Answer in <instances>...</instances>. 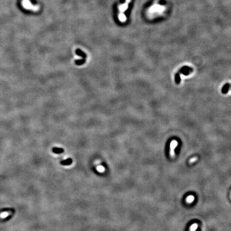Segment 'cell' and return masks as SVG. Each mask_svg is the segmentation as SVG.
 Wrapping results in <instances>:
<instances>
[{"label": "cell", "instance_id": "cell-1", "mask_svg": "<svg viewBox=\"0 0 231 231\" xmlns=\"http://www.w3.org/2000/svg\"><path fill=\"white\" fill-rule=\"evenodd\" d=\"M22 5L27 10H30L33 11H38L40 10V6L33 5L29 0H22Z\"/></svg>", "mask_w": 231, "mask_h": 231}, {"label": "cell", "instance_id": "cell-2", "mask_svg": "<svg viewBox=\"0 0 231 231\" xmlns=\"http://www.w3.org/2000/svg\"><path fill=\"white\" fill-rule=\"evenodd\" d=\"M165 9V7L164 6H162L158 4H155L150 8L149 10V11L151 13L153 12H162L164 11Z\"/></svg>", "mask_w": 231, "mask_h": 231}, {"label": "cell", "instance_id": "cell-3", "mask_svg": "<svg viewBox=\"0 0 231 231\" xmlns=\"http://www.w3.org/2000/svg\"><path fill=\"white\" fill-rule=\"evenodd\" d=\"M178 146V142L176 140H173L170 143V155L171 157H174L175 155L174 149Z\"/></svg>", "mask_w": 231, "mask_h": 231}, {"label": "cell", "instance_id": "cell-4", "mask_svg": "<svg viewBox=\"0 0 231 231\" xmlns=\"http://www.w3.org/2000/svg\"><path fill=\"white\" fill-rule=\"evenodd\" d=\"M193 71V70L191 69V68L187 67H182V69H181L178 72L179 73H182L185 75H189V74L191 72H192Z\"/></svg>", "mask_w": 231, "mask_h": 231}, {"label": "cell", "instance_id": "cell-5", "mask_svg": "<svg viewBox=\"0 0 231 231\" xmlns=\"http://www.w3.org/2000/svg\"><path fill=\"white\" fill-rule=\"evenodd\" d=\"M75 53H76V54L78 56H80L81 57H82V58L86 59L87 54L86 53H84V51H82L81 49H76Z\"/></svg>", "mask_w": 231, "mask_h": 231}, {"label": "cell", "instance_id": "cell-6", "mask_svg": "<svg viewBox=\"0 0 231 231\" xmlns=\"http://www.w3.org/2000/svg\"><path fill=\"white\" fill-rule=\"evenodd\" d=\"M128 7H129V3H127L126 2L125 3L122 4L119 6V10L120 12H122L123 13L124 12H125L126 10L127 9Z\"/></svg>", "mask_w": 231, "mask_h": 231}, {"label": "cell", "instance_id": "cell-7", "mask_svg": "<svg viewBox=\"0 0 231 231\" xmlns=\"http://www.w3.org/2000/svg\"><path fill=\"white\" fill-rule=\"evenodd\" d=\"M118 19L121 22H124L126 21L127 18H126V16H125V14L124 13H122V12H120V13L118 14Z\"/></svg>", "mask_w": 231, "mask_h": 231}, {"label": "cell", "instance_id": "cell-8", "mask_svg": "<svg viewBox=\"0 0 231 231\" xmlns=\"http://www.w3.org/2000/svg\"><path fill=\"white\" fill-rule=\"evenodd\" d=\"M194 200H195L194 196L193 195H191L188 196L187 197L186 199V201L187 203L191 204V203H193L194 201Z\"/></svg>", "mask_w": 231, "mask_h": 231}, {"label": "cell", "instance_id": "cell-9", "mask_svg": "<svg viewBox=\"0 0 231 231\" xmlns=\"http://www.w3.org/2000/svg\"><path fill=\"white\" fill-rule=\"evenodd\" d=\"M86 59L82 58L81 59H76L75 61V64L77 65H82L86 62Z\"/></svg>", "mask_w": 231, "mask_h": 231}, {"label": "cell", "instance_id": "cell-10", "mask_svg": "<svg viewBox=\"0 0 231 231\" xmlns=\"http://www.w3.org/2000/svg\"><path fill=\"white\" fill-rule=\"evenodd\" d=\"M53 151L55 154H61L64 151V150L62 148L55 147L53 149Z\"/></svg>", "mask_w": 231, "mask_h": 231}, {"label": "cell", "instance_id": "cell-11", "mask_svg": "<svg viewBox=\"0 0 231 231\" xmlns=\"http://www.w3.org/2000/svg\"><path fill=\"white\" fill-rule=\"evenodd\" d=\"M72 160L71 159L68 158L67 160H63L62 162V164L63 165H70L72 163Z\"/></svg>", "mask_w": 231, "mask_h": 231}, {"label": "cell", "instance_id": "cell-12", "mask_svg": "<svg viewBox=\"0 0 231 231\" xmlns=\"http://www.w3.org/2000/svg\"><path fill=\"white\" fill-rule=\"evenodd\" d=\"M229 87H230V84H226L224 86V87L222 89V93L224 94H226L227 92L228 91Z\"/></svg>", "mask_w": 231, "mask_h": 231}, {"label": "cell", "instance_id": "cell-13", "mask_svg": "<svg viewBox=\"0 0 231 231\" xmlns=\"http://www.w3.org/2000/svg\"><path fill=\"white\" fill-rule=\"evenodd\" d=\"M198 227V224L197 223H194L191 225L190 228H189V231H195L197 230Z\"/></svg>", "mask_w": 231, "mask_h": 231}, {"label": "cell", "instance_id": "cell-14", "mask_svg": "<svg viewBox=\"0 0 231 231\" xmlns=\"http://www.w3.org/2000/svg\"><path fill=\"white\" fill-rule=\"evenodd\" d=\"M175 80H176V82L177 84H179L180 82V73H177V75H176V77H175Z\"/></svg>", "mask_w": 231, "mask_h": 231}, {"label": "cell", "instance_id": "cell-15", "mask_svg": "<svg viewBox=\"0 0 231 231\" xmlns=\"http://www.w3.org/2000/svg\"><path fill=\"white\" fill-rule=\"evenodd\" d=\"M197 160H198L197 157H192L190 159V160H189V163L190 164H192V163H194L196 161H197Z\"/></svg>", "mask_w": 231, "mask_h": 231}, {"label": "cell", "instance_id": "cell-16", "mask_svg": "<svg viewBox=\"0 0 231 231\" xmlns=\"http://www.w3.org/2000/svg\"><path fill=\"white\" fill-rule=\"evenodd\" d=\"M8 215V213H2V214L1 215V217H5V216H7Z\"/></svg>", "mask_w": 231, "mask_h": 231}, {"label": "cell", "instance_id": "cell-17", "mask_svg": "<svg viewBox=\"0 0 231 231\" xmlns=\"http://www.w3.org/2000/svg\"><path fill=\"white\" fill-rule=\"evenodd\" d=\"M131 0H126V2L129 4L130 3V2H131Z\"/></svg>", "mask_w": 231, "mask_h": 231}, {"label": "cell", "instance_id": "cell-18", "mask_svg": "<svg viewBox=\"0 0 231 231\" xmlns=\"http://www.w3.org/2000/svg\"><path fill=\"white\" fill-rule=\"evenodd\" d=\"M230 197L231 198V194H230Z\"/></svg>", "mask_w": 231, "mask_h": 231}]
</instances>
